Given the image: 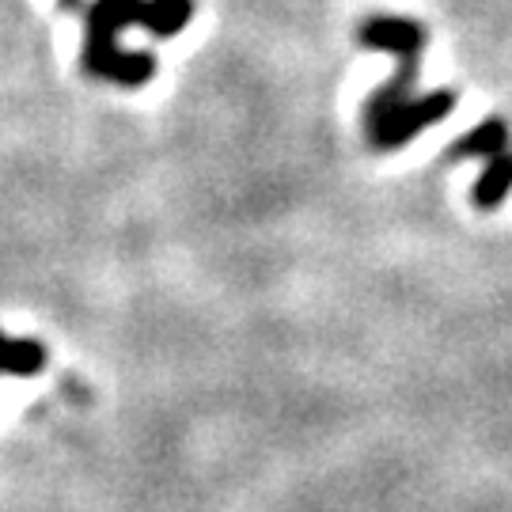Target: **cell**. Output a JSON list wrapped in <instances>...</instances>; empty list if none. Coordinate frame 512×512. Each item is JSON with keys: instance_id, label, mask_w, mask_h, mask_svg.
Instances as JSON below:
<instances>
[{"instance_id": "7", "label": "cell", "mask_w": 512, "mask_h": 512, "mask_svg": "<svg viewBox=\"0 0 512 512\" xmlns=\"http://www.w3.org/2000/svg\"><path fill=\"white\" fill-rule=\"evenodd\" d=\"M46 368V349L31 338L0 334V372L4 376H38Z\"/></svg>"}, {"instance_id": "5", "label": "cell", "mask_w": 512, "mask_h": 512, "mask_svg": "<svg viewBox=\"0 0 512 512\" xmlns=\"http://www.w3.org/2000/svg\"><path fill=\"white\" fill-rule=\"evenodd\" d=\"M194 19V0H145L141 27L152 38H175Z\"/></svg>"}, {"instance_id": "2", "label": "cell", "mask_w": 512, "mask_h": 512, "mask_svg": "<svg viewBox=\"0 0 512 512\" xmlns=\"http://www.w3.org/2000/svg\"><path fill=\"white\" fill-rule=\"evenodd\" d=\"M357 42H361V46H372V50H387V54L395 57L391 80H384V84L376 88V95L368 99V107H365V133H368V145H372V141L403 114L406 103L414 99V95H410V84H414V76H418V61H421L425 42H429V31H425L421 23H414V19L372 16L357 27Z\"/></svg>"}, {"instance_id": "1", "label": "cell", "mask_w": 512, "mask_h": 512, "mask_svg": "<svg viewBox=\"0 0 512 512\" xmlns=\"http://www.w3.org/2000/svg\"><path fill=\"white\" fill-rule=\"evenodd\" d=\"M145 0H95L84 12V50L80 65L88 76L122 84V88H141L156 76V57L148 50H122V31L141 27Z\"/></svg>"}, {"instance_id": "3", "label": "cell", "mask_w": 512, "mask_h": 512, "mask_svg": "<svg viewBox=\"0 0 512 512\" xmlns=\"http://www.w3.org/2000/svg\"><path fill=\"white\" fill-rule=\"evenodd\" d=\"M452 107H456V92H452V88H437V92L421 95V99H410L403 107V114L372 141V148H376V152H395V148H403L406 141L418 137L421 129L444 122V118L452 114Z\"/></svg>"}, {"instance_id": "6", "label": "cell", "mask_w": 512, "mask_h": 512, "mask_svg": "<svg viewBox=\"0 0 512 512\" xmlns=\"http://www.w3.org/2000/svg\"><path fill=\"white\" fill-rule=\"evenodd\" d=\"M509 145V126L501 118H486L482 126H475L463 141H456L452 148V160H467V156H478V160H494L497 152H505Z\"/></svg>"}, {"instance_id": "4", "label": "cell", "mask_w": 512, "mask_h": 512, "mask_svg": "<svg viewBox=\"0 0 512 512\" xmlns=\"http://www.w3.org/2000/svg\"><path fill=\"white\" fill-rule=\"evenodd\" d=\"M509 190H512V148H505V152H497L494 160H486L471 198H475V205L482 213H490V209H497V205L509 198Z\"/></svg>"}, {"instance_id": "8", "label": "cell", "mask_w": 512, "mask_h": 512, "mask_svg": "<svg viewBox=\"0 0 512 512\" xmlns=\"http://www.w3.org/2000/svg\"><path fill=\"white\" fill-rule=\"evenodd\" d=\"M57 4H61V8H69V12H76V8H80V0H57Z\"/></svg>"}]
</instances>
